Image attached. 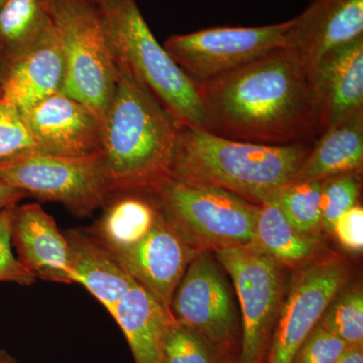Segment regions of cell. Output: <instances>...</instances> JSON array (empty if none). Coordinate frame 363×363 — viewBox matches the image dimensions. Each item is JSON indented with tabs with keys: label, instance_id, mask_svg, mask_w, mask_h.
Wrapping results in <instances>:
<instances>
[{
	"label": "cell",
	"instance_id": "38",
	"mask_svg": "<svg viewBox=\"0 0 363 363\" xmlns=\"http://www.w3.org/2000/svg\"><path fill=\"white\" fill-rule=\"evenodd\" d=\"M2 99V96H1V92H0V100Z\"/></svg>",
	"mask_w": 363,
	"mask_h": 363
},
{
	"label": "cell",
	"instance_id": "24",
	"mask_svg": "<svg viewBox=\"0 0 363 363\" xmlns=\"http://www.w3.org/2000/svg\"><path fill=\"white\" fill-rule=\"evenodd\" d=\"M323 180L291 182L271 202L281 210L300 233L317 236L321 228V196Z\"/></svg>",
	"mask_w": 363,
	"mask_h": 363
},
{
	"label": "cell",
	"instance_id": "20",
	"mask_svg": "<svg viewBox=\"0 0 363 363\" xmlns=\"http://www.w3.org/2000/svg\"><path fill=\"white\" fill-rule=\"evenodd\" d=\"M130 344L135 363H162V344L172 312L150 291L136 283L111 312Z\"/></svg>",
	"mask_w": 363,
	"mask_h": 363
},
{
	"label": "cell",
	"instance_id": "3",
	"mask_svg": "<svg viewBox=\"0 0 363 363\" xmlns=\"http://www.w3.org/2000/svg\"><path fill=\"white\" fill-rule=\"evenodd\" d=\"M309 145H259L182 126L169 178L222 189L262 205L294 180L311 150Z\"/></svg>",
	"mask_w": 363,
	"mask_h": 363
},
{
	"label": "cell",
	"instance_id": "13",
	"mask_svg": "<svg viewBox=\"0 0 363 363\" xmlns=\"http://www.w3.org/2000/svg\"><path fill=\"white\" fill-rule=\"evenodd\" d=\"M307 74L320 136L363 109V37L327 52Z\"/></svg>",
	"mask_w": 363,
	"mask_h": 363
},
{
	"label": "cell",
	"instance_id": "17",
	"mask_svg": "<svg viewBox=\"0 0 363 363\" xmlns=\"http://www.w3.org/2000/svg\"><path fill=\"white\" fill-rule=\"evenodd\" d=\"M65 75L63 50L54 23L35 44L9 62L0 85L2 99L25 113L61 92Z\"/></svg>",
	"mask_w": 363,
	"mask_h": 363
},
{
	"label": "cell",
	"instance_id": "12",
	"mask_svg": "<svg viewBox=\"0 0 363 363\" xmlns=\"http://www.w3.org/2000/svg\"><path fill=\"white\" fill-rule=\"evenodd\" d=\"M35 147L65 157L100 154L102 125L89 107L58 92L21 114Z\"/></svg>",
	"mask_w": 363,
	"mask_h": 363
},
{
	"label": "cell",
	"instance_id": "9",
	"mask_svg": "<svg viewBox=\"0 0 363 363\" xmlns=\"http://www.w3.org/2000/svg\"><path fill=\"white\" fill-rule=\"evenodd\" d=\"M233 279L242 315L240 363H264L283 301L281 264L253 247L215 252Z\"/></svg>",
	"mask_w": 363,
	"mask_h": 363
},
{
	"label": "cell",
	"instance_id": "14",
	"mask_svg": "<svg viewBox=\"0 0 363 363\" xmlns=\"http://www.w3.org/2000/svg\"><path fill=\"white\" fill-rule=\"evenodd\" d=\"M198 253L162 212L149 234L116 259L171 311L177 286Z\"/></svg>",
	"mask_w": 363,
	"mask_h": 363
},
{
	"label": "cell",
	"instance_id": "16",
	"mask_svg": "<svg viewBox=\"0 0 363 363\" xmlns=\"http://www.w3.org/2000/svg\"><path fill=\"white\" fill-rule=\"evenodd\" d=\"M11 238L21 264L35 278L76 284L70 245L51 215L37 203L14 208Z\"/></svg>",
	"mask_w": 363,
	"mask_h": 363
},
{
	"label": "cell",
	"instance_id": "28",
	"mask_svg": "<svg viewBox=\"0 0 363 363\" xmlns=\"http://www.w3.org/2000/svg\"><path fill=\"white\" fill-rule=\"evenodd\" d=\"M37 150L21 112L6 100H0V161L18 152Z\"/></svg>",
	"mask_w": 363,
	"mask_h": 363
},
{
	"label": "cell",
	"instance_id": "19",
	"mask_svg": "<svg viewBox=\"0 0 363 363\" xmlns=\"http://www.w3.org/2000/svg\"><path fill=\"white\" fill-rule=\"evenodd\" d=\"M65 236L71 248L75 283L84 286L111 314L138 281L87 229H69Z\"/></svg>",
	"mask_w": 363,
	"mask_h": 363
},
{
	"label": "cell",
	"instance_id": "25",
	"mask_svg": "<svg viewBox=\"0 0 363 363\" xmlns=\"http://www.w3.org/2000/svg\"><path fill=\"white\" fill-rule=\"evenodd\" d=\"M319 324L350 347H363V294L358 286L340 291Z\"/></svg>",
	"mask_w": 363,
	"mask_h": 363
},
{
	"label": "cell",
	"instance_id": "37",
	"mask_svg": "<svg viewBox=\"0 0 363 363\" xmlns=\"http://www.w3.org/2000/svg\"><path fill=\"white\" fill-rule=\"evenodd\" d=\"M4 1H6V0H0V7L4 4Z\"/></svg>",
	"mask_w": 363,
	"mask_h": 363
},
{
	"label": "cell",
	"instance_id": "18",
	"mask_svg": "<svg viewBox=\"0 0 363 363\" xmlns=\"http://www.w3.org/2000/svg\"><path fill=\"white\" fill-rule=\"evenodd\" d=\"M102 207L101 216L87 230L114 257L140 243L162 214L154 191L111 193Z\"/></svg>",
	"mask_w": 363,
	"mask_h": 363
},
{
	"label": "cell",
	"instance_id": "21",
	"mask_svg": "<svg viewBox=\"0 0 363 363\" xmlns=\"http://www.w3.org/2000/svg\"><path fill=\"white\" fill-rule=\"evenodd\" d=\"M363 109L320 135L292 182L362 172Z\"/></svg>",
	"mask_w": 363,
	"mask_h": 363
},
{
	"label": "cell",
	"instance_id": "7",
	"mask_svg": "<svg viewBox=\"0 0 363 363\" xmlns=\"http://www.w3.org/2000/svg\"><path fill=\"white\" fill-rule=\"evenodd\" d=\"M0 176L13 187L44 201L90 216L111 195L100 154L65 157L28 150L0 161Z\"/></svg>",
	"mask_w": 363,
	"mask_h": 363
},
{
	"label": "cell",
	"instance_id": "30",
	"mask_svg": "<svg viewBox=\"0 0 363 363\" xmlns=\"http://www.w3.org/2000/svg\"><path fill=\"white\" fill-rule=\"evenodd\" d=\"M350 347L342 339L318 323L306 337L291 363H335Z\"/></svg>",
	"mask_w": 363,
	"mask_h": 363
},
{
	"label": "cell",
	"instance_id": "23",
	"mask_svg": "<svg viewBox=\"0 0 363 363\" xmlns=\"http://www.w3.org/2000/svg\"><path fill=\"white\" fill-rule=\"evenodd\" d=\"M52 0H6L0 7V43L9 62L40 39L54 26Z\"/></svg>",
	"mask_w": 363,
	"mask_h": 363
},
{
	"label": "cell",
	"instance_id": "31",
	"mask_svg": "<svg viewBox=\"0 0 363 363\" xmlns=\"http://www.w3.org/2000/svg\"><path fill=\"white\" fill-rule=\"evenodd\" d=\"M332 233L336 234L344 247L352 252H362L363 248V209L355 205L341 215L334 223Z\"/></svg>",
	"mask_w": 363,
	"mask_h": 363
},
{
	"label": "cell",
	"instance_id": "4",
	"mask_svg": "<svg viewBox=\"0 0 363 363\" xmlns=\"http://www.w3.org/2000/svg\"><path fill=\"white\" fill-rule=\"evenodd\" d=\"M116 65L123 67L184 128L209 130L197 83L159 44L135 0L97 4Z\"/></svg>",
	"mask_w": 363,
	"mask_h": 363
},
{
	"label": "cell",
	"instance_id": "22",
	"mask_svg": "<svg viewBox=\"0 0 363 363\" xmlns=\"http://www.w3.org/2000/svg\"><path fill=\"white\" fill-rule=\"evenodd\" d=\"M252 245L281 266H298L316 257L319 240L300 233L274 203L267 202L257 209Z\"/></svg>",
	"mask_w": 363,
	"mask_h": 363
},
{
	"label": "cell",
	"instance_id": "2",
	"mask_svg": "<svg viewBox=\"0 0 363 363\" xmlns=\"http://www.w3.org/2000/svg\"><path fill=\"white\" fill-rule=\"evenodd\" d=\"M102 118L101 156L111 193L155 191L169 178L181 126L123 67Z\"/></svg>",
	"mask_w": 363,
	"mask_h": 363
},
{
	"label": "cell",
	"instance_id": "1",
	"mask_svg": "<svg viewBox=\"0 0 363 363\" xmlns=\"http://www.w3.org/2000/svg\"><path fill=\"white\" fill-rule=\"evenodd\" d=\"M197 85L214 135L269 145L319 138L307 69L288 48Z\"/></svg>",
	"mask_w": 363,
	"mask_h": 363
},
{
	"label": "cell",
	"instance_id": "15",
	"mask_svg": "<svg viewBox=\"0 0 363 363\" xmlns=\"http://www.w3.org/2000/svg\"><path fill=\"white\" fill-rule=\"evenodd\" d=\"M363 37V0H310L292 18L286 48L310 69L327 52Z\"/></svg>",
	"mask_w": 363,
	"mask_h": 363
},
{
	"label": "cell",
	"instance_id": "35",
	"mask_svg": "<svg viewBox=\"0 0 363 363\" xmlns=\"http://www.w3.org/2000/svg\"><path fill=\"white\" fill-rule=\"evenodd\" d=\"M85 1L91 2V4H99L100 2L104 1V0H85Z\"/></svg>",
	"mask_w": 363,
	"mask_h": 363
},
{
	"label": "cell",
	"instance_id": "32",
	"mask_svg": "<svg viewBox=\"0 0 363 363\" xmlns=\"http://www.w3.org/2000/svg\"><path fill=\"white\" fill-rule=\"evenodd\" d=\"M28 197L18 189L13 187L11 184L7 183L1 176H0V211L7 206L16 204V202Z\"/></svg>",
	"mask_w": 363,
	"mask_h": 363
},
{
	"label": "cell",
	"instance_id": "5",
	"mask_svg": "<svg viewBox=\"0 0 363 363\" xmlns=\"http://www.w3.org/2000/svg\"><path fill=\"white\" fill-rule=\"evenodd\" d=\"M154 193L167 220L196 252L252 245L259 205L222 189L172 178Z\"/></svg>",
	"mask_w": 363,
	"mask_h": 363
},
{
	"label": "cell",
	"instance_id": "36",
	"mask_svg": "<svg viewBox=\"0 0 363 363\" xmlns=\"http://www.w3.org/2000/svg\"><path fill=\"white\" fill-rule=\"evenodd\" d=\"M223 363H240V362H231V360H229V358H226L225 362H224Z\"/></svg>",
	"mask_w": 363,
	"mask_h": 363
},
{
	"label": "cell",
	"instance_id": "34",
	"mask_svg": "<svg viewBox=\"0 0 363 363\" xmlns=\"http://www.w3.org/2000/svg\"><path fill=\"white\" fill-rule=\"evenodd\" d=\"M0 363H18L6 351L0 350Z\"/></svg>",
	"mask_w": 363,
	"mask_h": 363
},
{
	"label": "cell",
	"instance_id": "8",
	"mask_svg": "<svg viewBox=\"0 0 363 363\" xmlns=\"http://www.w3.org/2000/svg\"><path fill=\"white\" fill-rule=\"evenodd\" d=\"M292 20L274 25L219 26L175 35L164 48L196 83L208 82L286 47Z\"/></svg>",
	"mask_w": 363,
	"mask_h": 363
},
{
	"label": "cell",
	"instance_id": "6",
	"mask_svg": "<svg viewBox=\"0 0 363 363\" xmlns=\"http://www.w3.org/2000/svg\"><path fill=\"white\" fill-rule=\"evenodd\" d=\"M52 9L65 60L61 92L89 107L102 121L116 90L118 68L97 4L52 0Z\"/></svg>",
	"mask_w": 363,
	"mask_h": 363
},
{
	"label": "cell",
	"instance_id": "29",
	"mask_svg": "<svg viewBox=\"0 0 363 363\" xmlns=\"http://www.w3.org/2000/svg\"><path fill=\"white\" fill-rule=\"evenodd\" d=\"M16 204L0 211V281L30 286L35 283V276L28 271L13 252L11 224Z\"/></svg>",
	"mask_w": 363,
	"mask_h": 363
},
{
	"label": "cell",
	"instance_id": "27",
	"mask_svg": "<svg viewBox=\"0 0 363 363\" xmlns=\"http://www.w3.org/2000/svg\"><path fill=\"white\" fill-rule=\"evenodd\" d=\"M360 172L324 179L321 196V228L332 233L334 223L350 208L357 205L360 194Z\"/></svg>",
	"mask_w": 363,
	"mask_h": 363
},
{
	"label": "cell",
	"instance_id": "11",
	"mask_svg": "<svg viewBox=\"0 0 363 363\" xmlns=\"http://www.w3.org/2000/svg\"><path fill=\"white\" fill-rule=\"evenodd\" d=\"M171 312L221 358H229L235 343V314L225 281L207 252L198 253L189 264L174 294Z\"/></svg>",
	"mask_w": 363,
	"mask_h": 363
},
{
	"label": "cell",
	"instance_id": "10",
	"mask_svg": "<svg viewBox=\"0 0 363 363\" xmlns=\"http://www.w3.org/2000/svg\"><path fill=\"white\" fill-rule=\"evenodd\" d=\"M350 277L345 262L327 255L306 262L293 277L281 307L264 363H291Z\"/></svg>",
	"mask_w": 363,
	"mask_h": 363
},
{
	"label": "cell",
	"instance_id": "33",
	"mask_svg": "<svg viewBox=\"0 0 363 363\" xmlns=\"http://www.w3.org/2000/svg\"><path fill=\"white\" fill-rule=\"evenodd\" d=\"M335 363H363V347H350Z\"/></svg>",
	"mask_w": 363,
	"mask_h": 363
},
{
	"label": "cell",
	"instance_id": "26",
	"mask_svg": "<svg viewBox=\"0 0 363 363\" xmlns=\"http://www.w3.org/2000/svg\"><path fill=\"white\" fill-rule=\"evenodd\" d=\"M220 355L192 329L174 321L162 344V363H220Z\"/></svg>",
	"mask_w": 363,
	"mask_h": 363
}]
</instances>
